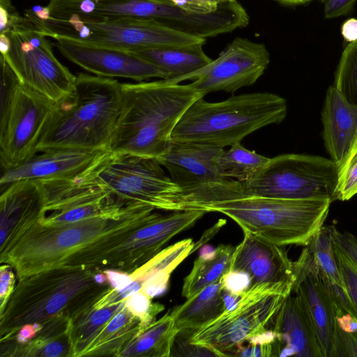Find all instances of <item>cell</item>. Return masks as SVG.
<instances>
[{
  "mask_svg": "<svg viewBox=\"0 0 357 357\" xmlns=\"http://www.w3.org/2000/svg\"><path fill=\"white\" fill-rule=\"evenodd\" d=\"M202 97L190 84L162 79L122 83L121 112L107 149L160 158L167 151L173 130L185 112Z\"/></svg>",
  "mask_w": 357,
  "mask_h": 357,
  "instance_id": "6da1fadb",
  "label": "cell"
},
{
  "mask_svg": "<svg viewBox=\"0 0 357 357\" xmlns=\"http://www.w3.org/2000/svg\"><path fill=\"white\" fill-rule=\"evenodd\" d=\"M121 103L122 83L114 78L79 73L73 91L55 102L38 153L63 148H108Z\"/></svg>",
  "mask_w": 357,
  "mask_h": 357,
  "instance_id": "7a4b0ae2",
  "label": "cell"
},
{
  "mask_svg": "<svg viewBox=\"0 0 357 357\" xmlns=\"http://www.w3.org/2000/svg\"><path fill=\"white\" fill-rule=\"evenodd\" d=\"M155 209L136 204L117 218L97 217L63 226H44L36 221L0 248V262L11 265L17 280L60 266L98 240L144 222Z\"/></svg>",
  "mask_w": 357,
  "mask_h": 357,
  "instance_id": "3957f363",
  "label": "cell"
},
{
  "mask_svg": "<svg viewBox=\"0 0 357 357\" xmlns=\"http://www.w3.org/2000/svg\"><path fill=\"white\" fill-rule=\"evenodd\" d=\"M97 270L61 266L31 274L17 284L0 314V342L10 337L21 326L44 323L65 312L69 316L96 301L112 288L94 278Z\"/></svg>",
  "mask_w": 357,
  "mask_h": 357,
  "instance_id": "277c9868",
  "label": "cell"
},
{
  "mask_svg": "<svg viewBox=\"0 0 357 357\" xmlns=\"http://www.w3.org/2000/svg\"><path fill=\"white\" fill-rule=\"evenodd\" d=\"M287 112L286 100L268 92L232 96L215 102L202 97L185 112L173 130L172 141L224 149L263 127L281 123Z\"/></svg>",
  "mask_w": 357,
  "mask_h": 357,
  "instance_id": "5b68a950",
  "label": "cell"
},
{
  "mask_svg": "<svg viewBox=\"0 0 357 357\" xmlns=\"http://www.w3.org/2000/svg\"><path fill=\"white\" fill-rule=\"evenodd\" d=\"M74 178L108 191L125 206L139 203L168 211L190 210L182 190L154 158L107 148Z\"/></svg>",
  "mask_w": 357,
  "mask_h": 357,
  "instance_id": "8992f818",
  "label": "cell"
},
{
  "mask_svg": "<svg viewBox=\"0 0 357 357\" xmlns=\"http://www.w3.org/2000/svg\"><path fill=\"white\" fill-rule=\"evenodd\" d=\"M332 202L329 199H286L243 197L209 204L236 222L243 232L274 244L307 245L324 226Z\"/></svg>",
  "mask_w": 357,
  "mask_h": 357,
  "instance_id": "52a82bcc",
  "label": "cell"
},
{
  "mask_svg": "<svg viewBox=\"0 0 357 357\" xmlns=\"http://www.w3.org/2000/svg\"><path fill=\"white\" fill-rule=\"evenodd\" d=\"M206 213L199 209L172 211L167 215L154 212L144 223L98 240L68 257L61 266L100 271L114 269L130 274Z\"/></svg>",
  "mask_w": 357,
  "mask_h": 357,
  "instance_id": "ba28073f",
  "label": "cell"
},
{
  "mask_svg": "<svg viewBox=\"0 0 357 357\" xmlns=\"http://www.w3.org/2000/svg\"><path fill=\"white\" fill-rule=\"evenodd\" d=\"M292 287L281 283L251 285L234 307L194 331L190 342L215 356H234L241 345L272 328Z\"/></svg>",
  "mask_w": 357,
  "mask_h": 357,
  "instance_id": "9c48e42d",
  "label": "cell"
},
{
  "mask_svg": "<svg viewBox=\"0 0 357 357\" xmlns=\"http://www.w3.org/2000/svg\"><path fill=\"white\" fill-rule=\"evenodd\" d=\"M338 167L317 155L288 153L269 158L242 184L243 197L337 200Z\"/></svg>",
  "mask_w": 357,
  "mask_h": 357,
  "instance_id": "30bf717a",
  "label": "cell"
},
{
  "mask_svg": "<svg viewBox=\"0 0 357 357\" xmlns=\"http://www.w3.org/2000/svg\"><path fill=\"white\" fill-rule=\"evenodd\" d=\"M10 47L3 57L21 83L56 102L70 94L76 76L55 56L47 36L26 17L10 14Z\"/></svg>",
  "mask_w": 357,
  "mask_h": 357,
  "instance_id": "8fae6325",
  "label": "cell"
},
{
  "mask_svg": "<svg viewBox=\"0 0 357 357\" xmlns=\"http://www.w3.org/2000/svg\"><path fill=\"white\" fill-rule=\"evenodd\" d=\"M223 149L172 141L167 151L156 158L182 190L190 209L204 210L209 204L243 197L242 184L225 177L218 169L215 158Z\"/></svg>",
  "mask_w": 357,
  "mask_h": 357,
  "instance_id": "7c38bea8",
  "label": "cell"
},
{
  "mask_svg": "<svg viewBox=\"0 0 357 357\" xmlns=\"http://www.w3.org/2000/svg\"><path fill=\"white\" fill-rule=\"evenodd\" d=\"M41 183L46 204L38 222L44 226H63L97 217L117 218L136 204L125 206L108 191L75 178Z\"/></svg>",
  "mask_w": 357,
  "mask_h": 357,
  "instance_id": "4fadbf2b",
  "label": "cell"
},
{
  "mask_svg": "<svg viewBox=\"0 0 357 357\" xmlns=\"http://www.w3.org/2000/svg\"><path fill=\"white\" fill-rule=\"evenodd\" d=\"M123 10L128 17L151 20L173 31L205 39L245 27L249 23L246 10L236 0L207 13L190 12L155 0H125Z\"/></svg>",
  "mask_w": 357,
  "mask_h": 357,
  "instance_id": "5bb4252c",
  "label": "cell"
},
{
  "mask_svg": "<svg viewBox=\"0 0 357 357\" xmlns=\"http://www.w3.org/2000/svg\"><path fill=\"white\" fill-rule=\"evenodd\" d=\"M55 102L21 83L6 116L0 120V161L3 169L38 153V144Z\"/></svg>",
  "mask_w": 357,
  "mask_h": 357,
  "instance_id": "9a60e30c",
  "label": "cell"
},
{
  "mask_svg": "<svg viewBox=\"0 0 357 357\" xmlns=\"http://www.w3.org/2000/svg\"><path fill=\"white\" fill-rule=\"evenodd\" d=\"M269 63L270 54L264 44L237 37L216 59L184 80H192L190 86L204 96L216 91L234 93L255 84Z\"/></svg>",
  "mask_w": 357,
  "mask_h": 357,
  "instance_id": "2e32d148",
  "label": "cell"
},
{
  "mask_svg": "<svg viewBox=\"0 0 357 357\" xmlns=\"http://www.w3.org/2000/svg\"><path fill=\"white\" fill-rule=\"evenodd\" d=\"M75 40L128 51L168 46L189 45L206 41L169 29L151 20L129 17L84 22Z\"/></svg>",
  "mask_w": 357,
  "mask_h": 357,
  "instance_id": "e0dca14e",
  "label": "cell"
},
{
  "mask_svg": "<svg viewBox=\"0 0 357 357\" xmlns=\"http://www.w3.org/2000/svg\"><path fill=\"white\" fill-rule=\"evenodd\" d=\"M53 38L64 57L95 75L136 82L165 79L157 66L126 50L61 36Z\"/></svg>",
  "mask_w": 357,
  "mask_h": 357,
  "instance_id": "ac0fdd59",
  "label": "cell"
},
{
  "mask_svg": "<svg viewBox=\"0 0 357 357\" xmlns=\"http://www.w3.org/2000/svg\"><path fill=\"white\" fill-rule=\"evenodd\" d=\"M295 280L291 292L304 304L314 326L324 357H329L333 328L334 303L313 254L305 246L294 261Z\"/></svg>",
  "mask_w": 357,
  "mask_h": 357,
  "instance_id": "d6986e66",
  "label": "cell"
},
{
  "mask_svg": "<svg viewBox=\"0 0 357 357\" xmlns=\"http://www.w3.org/2000/svg\"><path fill=\"white\" fill-rule=\"evenodd\" d=\"M243 234V240L235 247L230 271L248 274L251 285L281 283L293 286L294 261L288 257L284 246L250 233Z\"/></svg>",
  "mask_w": 357,
  "mask_h": 357,
  "instance_id": "ffe728a7",
  "label": "cell"
},
{
  "mask_svg": "<svg viewBox=\"0 0 357 357\" xmlns=\"http://www.w3.org/2000/svg\"><path fill=\"white\" fill-rule=\"evenodd\" d=\"M102 150L63 148L39 152L17 166L3 169L0 178L1 187L22 180L42 182L74 178L81 174Z\"/></svg>",
  "mask_w": 357,
  "mask_h": 357,
  "instance_id": "44dd1931",
  "label": "cell"
},
{
  "mask_svg": "<svg viewBox=\"0 0 357 357\" xmlns=\"http://www.w3.org/2000/svg\"><path fill=\"white\" fill-rule=\"evenodd\" d=\"M45 204V191L40 181L22 180L1 187L0 248L38 221Z\"/></svg>",
  "mask_w": 357,
  "mask_h": 357,
  "instance_id": "7402d4cb",
  "label": "cell"
},
{
  "mask_svg": "<svg viewBox=\"0 0 357 357\" xmlns=\"http://www.w3.org/2000/svg\"><path fill=\"white\" fill-rule=\"evenodd\" d=\"M272 329L277 334L280 356L324 357L310 317L298 295L291 293L286 297Z\"/></svg>",
  "mask_w": 357,
  "mask_h": 357,
  "instance_id": "603a6c76",
  "label": "cell"
},
{
  "mask_svg": "<svg viewBox=\"0 0 357 357\" xmlns=\"http://www.w3.org/2000/svg\"><path fill=\"white\" fill-rule=\"evenodd\" d=\"M321 119L326 149L339 168L357 133V108L331 86L326 91Z\"/></svg>",
  "mask_w": 357,
  "mask_h": 357,
  "instance_id": "cb8c5ba5",
  "label": "cell"
},
{
  "mask_svg": "<svg viewBox=\"0 0 357 357\" xmlns=\"http://www.w3.org/2000/svg\"><path fill=\"white\" fill-rule=\"evenodd\" d=\"M205 42L130 52L157 66L164 73L165 80L178 84L212 61L203 50Z\"/></svg>",
  "mask_w": 357,
  "mask_h": 357,
  "instance_id": "d4e9b609",
  "label": "cell"
},
{
  "mask_svg": "<svg viewBox=\"0 0 357 357\" xmlns=\"http://www.w3.org/2000/svg\"><path fill=\"white\" fill-rule=\"evenodd\" d=\"M222 291L221 278L174 307L170 314L177 331L194 332L220 316L225 310Z\"/></svg>",
  "mask_w": 357,
  "mask_h": 357,
  "instance_id": "484cf974",
  "label": "cell"
},
{
  "mask_svg": "<svg viewBox=\"0 0 357 357\" xmlns=\"http://www.w3.org/2000/svg\"><path fill=\"white\" fill-rule=\"evenodd\" d=\"M70 316L60 312L43 323V328L27 344L14 347L6 357H71Z\"/></svg>",
  "mask_w": 357,
  "mask_h": 357,
  "instance_id": "4316f807",
  "label": "cell"
},
{
  "mask_svg": "<svg viewBox=\"0 0 357 357\" xmlns=\"http://www.w3.org/2000/svg\"><path fill=\"white\" fill-rule=\"evenodd\" d=\"M143 328L139 319L125 306L100 330L82 356H118Z\"/></svg>",
  "mask_w": 357,
  "mask_h": 357,
  "instance_id": "83f0119b",
  "label": "cell"
},
{
  "mask_svg": "<svg viewBox=\"0 0 357 357\" xmlns=\"http://www.w3.org/2000/svg\"><path fill=\"white\" fill-rule=\"evenodd\" d=\"M178 331L170 312L142 328L119 357H167L171 356Z\"/></svg>",
  "mask_w": 357,
  "mask_h": 357,
  "instance_id": "f1b7e54d",
  "label": "cell"
},
{
  "mask_svg": "<svg viewBox=\"0 0 357 357\" xmlns=\"http://www.w3.org/2000/svg\"><path fill=\"white\" fill-rule=\"evenodd\" d=\"M119 303L100 308L93 303L84 306L70 317L69 337L71 357H81L84 350L106 324L126 305Z\"/></svg>",
  "mask_w": 357,
  "mask_h": 357,
  "instance_id": "f546056e",
  "label": "cell"
},
{
  "mask_svg": "<svg viewBox=\"0 0 357 357\" xmlns=\"http://www.w3.org/2000/svg\"><path fill=\"white\" fill-rule=\"evenodd\" d=\"M235 248L219 245L215 249L202 253L195 261L189 274L184 278L181 294L186 299L205 287L219 280L230 271Z\"/></svg>",
  "mask_w": 357,
  "mask_h": 357,
  "instance_id": "4dcf8cb0",
  "label": "cell"
},
{
  "mask_svg": "<svg viewBox=\"0 0 357 357\" xmlns=\"http://www.w3.org/2000/svg\"><path fill=\"white\" fill-rule=\"evenodd\" d=\"M268 160L269 158L245 149L241 142L223 149L215 158L220 174L241 184L257 174Z\"/></svg>",
  "mask_w": 357,
  "mask_h": 357,
  "instance_id": "1f68e13d",
  "label": "cell"
},
{
  "mask_svg": "<svg viewBox=\"0 0 357 357\" xmlns=\"http://www.w3.org/2000/svg\"><path fill=\"white\" fill-rule=\"evenodd\" d=\"M194 245L192 239L186 238L162 249L130 273L132 279L139 280L143 283L149 277L160 271L173 272L192 252Z\"/></svg>",
  "mask_w": 357,
  "mask_h": 357,
  "instance_id": "d6a6232c",
  "label": "cell"
},
{
  "mask_svg": "<svg viewBox=\"0 0 357 357\" xmlns=\"http://www.w3.org/2000/svg\"><path fill=\"white\" fill-rule=\"evenodd\" d=\"M329 357H357V317L335 303Z\"/></svg>",
  "mask_w": 357,
  "mask_h": 357,
  "instance_id": "836d02e7",
  "label": "cell"
},
{
  "mask_svg": "<svg viewBox=\"0 0 357 357\" xmlns=\"http://www.w3.org/2000/svg\"><path fill=\"white\" fill-rule=\"evenodd\" d=\"M306 246L312 251L321 273L331 282L346 289L335 257L329 226H323Z\"/></svg>",
  "mask_w": 357,
  "mask_h": 357,
  "instance_id": "e575fe53",
  "label": "cell"
},
{
  "mask_svg": "<svg viewBox=\"0 0 357 357\" xmlns=\"http://www.w3.org/2000/svg\"><path fill=\"white\" fill-rule=\"evenodd\" d=\"M333 86L349 104L357 108V40L343 50Z\"/></svg>",
  "mask_w": 357,
  "mask_h": 357,
  "instance_id": "d590c367",
  "label": "cell"
},
{
  "mask_svg": "<svg viewBox=\"0 0 357 357\" xmlns=\"http://www.w3.org/2000/svg\"><path fill=\"white\" fill-rule=\"evenodd\" d=\"M98 0H56L47 6L51 17L68 20L78 17L84 22H97Z\"/></svg>",
  "mask_w": 357,
  "mask_h": 357,
  "instance_id": "8d00e7d4",
  "label": "cell"
},
{
  "mask_svg": "<svg viewBox=\"0 0 357 357\" xmlns=\"http://www.w3.org/2000/svg\"><path fill=\"white\" fill-rule=\"evenodd\" d=\"M357 194V133L350 149L338 168L337 200L347 201Z\"/></svg>",
  "mask_w": 357,
  "mask_h": 357,
  "instance_id": "74e56055",
  "label": "cell"
},
{
  "mask_svg": "<svg viewBox=\"0 0 357 357\" xmlns=\"http://www.w3.org/2000/svg\"><path fill=\"white\" fill-rule=\"evenodd\" d=\"M152 298L139 290L126 300V306L136 317L144 328L155 320L164 306L159 303H152Z\"/></svg>",
  "mask_w": 357,
  "mask_h": 357,
  "instance_id": "f35d334b",
  "label": "cell"
},
{
  "mask_svg": "<svg viewBox=\"0 0 357 357\" xmlns=\"http://www.w3.org/2000/svg\"><path fill=\"white\" fill-rule=\"evenodd\" d=\"M333 247L343 282L357 312V266L340 248L335 244Z\"/></svg>",
  "mask_w": 357,
  "mask_h": 357,
  "instance_id": "ab89813d",
  "label": "cell"
},
{
  "mask_svg": "<svg viewBox=\"0 0 357 357\" xmlns=\"http://www.w3.org/2000/svg\"><path fill=\"white\" fill-rule=\"evenodd\" d=\"M142 284V282L135 280L122 289L116 290L109 288L93 303V305L100 308L123 302L141 290Z\"/></svg>",
  "mask_w": 357,
  "mask_h": 357,
  "instance_id": "60d3db41",
  "label": "cell"
},
{
  "mask_svg": "<svg viewBox=\"0 0 357 357\" xmlns=\"http://www.w3.org/2000/svg\"><path fill=\"white\" fill-rule=\"evenodd\" d=\"M172 4L192 13H207L216 10L220 5L234 0H155Z\"/></svg>",
  "mask_w": 357,
  "mask_h": 357,
  "instance_id": "b9f144b4",
  "label": "cell"
},
{
  "mask_svg": "<svg viewBox=\"0 0 357 357\" xmlns=\"http://www.w3.org/2000/svg\"><path fill=\"white\" fill-rule=\"evenodd\" d=\"M333 244L340 248L357 266V238L347 231H340L335 225H330Z\"/></svg>",
  "mask_w": 357,
  "mask_h": 357,
  "instance_id": "7bdbcfd3",
  "label": "cell"
},
{
  "mask_svg": "<svg viewBox=\"0 0 357 357\" xmlns=\"http://www.w3.org/2000/svg\"><path fill=\"white\" fill-rule=\"evenodd\" d=\"M16 273L11 265L1 264L0 266V314L3 312L15 288Z\"/></svg>",
  "mask_w": 357,
  "mask_h": 357,
  "instance_id": "ee69618b",
  "label": "cell"
},
{
  "mask_svg": "<svg viewBox=\"0 0 357 357\" xmlns=\"http://www.w3.org/2000/svg\"><path fill=\"white\" fill-rule=\"evenodd\" d=\"M222 280L223 290L234 294H243L251 285L249 275L240 271H229Z\"/></svg>",
  "mask_w": 357,
  "mask_h": 357,
  "instance_id": "f6af8a7d",
  "label": "cell"
},
{
  "mask_svg": "<svg viewBox=\"0 0 357 357\" xmlns=\"http://www.w3.org/2000/svg\"><path fill=\"white\" fill-rule=\"evenodd\" d=\"M172 273L162 271L151 275L144 281L141 291L151 298L162 294L168 287Z\"/></svg>",
  "mask_w": 357,
  "mask_h": 357,
  "instance_id": "bcb514c9",
  "label": "cell"
},
{
  "mask_svg": "<svg viewBox=\"0 0 357 357\" xmlns=\"http://www.w3.org/2000/svg\"><path fill=\"white\" fill-rule=\"evenodd\" d=\"M326 18H334L347 14L357 0H321Z\"/></svg>",
  "mask_w": 357,
  "mask_h": 357,
  "instance_id": "7dc6e473",
  "label": "cell"
},
{
  "mask_svg": "<svg viewBox=\"0 0 357 357\" xmlns=\"http://www.w3.org/2000/svg\"><path fill=\"white\" fill-rule=\"evenodd\" d=\"M104 272L107 276L111 287L114 289H122L133 281L130 274L123 271L107 269Z\"/></svg>",
  "mask_w": 357,
  "mask_h": 357,
  "instance_id": "c3c4849f",
  "label": "cell"
},
{
  "mask_svg": "<svg viewBox=\"0 0 357 357\" xmlns=\"http://www.w3.org/2000/svg\"><path fill=\"white\" fill-rule=\"evenodd\" d=\"M342 35L344 40L349 43L357 40V19L350 18L342 26Z\"/></svg>",
  "mask_w": 357,
  "mask_h": 357,
  "instance_id": "681fc988",
  "label": "cell"
},
{
  "mask_svg": "<svg viewBox=\"0 0 357 357\" xmlns=\"http://www.w3.org/2000/svg\"><path fill=\"white\" fill-rule=\"evenodd\" d=\"M10 14L6 9L0 6V33L8 29Z\"/></svg>",
  "mask_w": 357,
  "mask_h": 357,
  "instance_id": "f907efd6",
  "label": "cell"
},
{
  "mask_svg": "<svg viewBox=\"0 0 357 357\" xmlns=\"http://www.w3.org/2000/svg\"><path fill=\"white\" fill-rule=\"evenodd\" d=\"M280 3L289 5V6H296L299 4L305 3L311 0H274Z\"/></svg>",
  "mask_w": 357,
  "mask_h": 357,
  "instance_id": "816d5d0a",
  "label": "cell"
},
{
  "mask_svg": "<svg viewBox=\"0 0 357 357\" xmlns=\"http://www.w3.org/2000/svg\"><path fill=\"white\" fill-rule=\"evenodd\" d=\"M0 6L4 8L10 13L16 11L12 5L11 0H0Z\"/></svg>",
  "mask_w": 357,
  "mask_h": 357,
  "instance_id": "f5cc1de1",
  "label": "cell"
},
{
  "mask_svg": "<svg viewBox=\"0 0 357 357\" xmlns=\"http://www.w3.org/2000/svg\"><path fill=\"white\" fill-rule=\"evenodd\" d=\"M56 1V0H50V1Z\"/></svg>",
  "mask_w": 357,
  "mask_h": 357,
  "instance_id": "db71d44e",
  "label": "cell"
}]
</instances>
